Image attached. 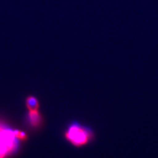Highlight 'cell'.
Segmentation results:
<instances>
[{"mask_svg":"<svg viewBox=\"0 0 158 158\" xmlns=\"http://www.w3.org/2000/svg\"><path fill=\"white\" fill-rule=\"evenodd\" d=\"M67 140L75 147L85 146L93 138V133L88 127L74 122L69 125L65 132Z\"/></svg>","mask_w":158,"mask_h":158,"instance_id":"1","label":"cell"},{"mask_svg":"<svg viewBox=\"0 0 158 158\" xmlns=\"http://www.w3.org/2000/svg\"><path fill=\"white\" fill-rule=\"evenodd\" d=\"M17 140L14 131L0 126V158H6L16 150Z\"/></svg>","mask_w":158,"mask_h":158,"instance_id":"2","label":"cell"},{"mask_svg":"<svg viewBox=\"0 0 158 158\" xmlns=\"http://www.w3.org/2000/svg\"><path fill=\"white\" fill-rule=\"evenodd\" d=\"M28 121L29 124L32 127H38L41 125L42 116L38 110H28Z\"/></svg>","mask_w":158,"mask_h":158,"instance_id":"3","label":"cell"},{"mask_svg":"<svg viewBox=\"0 0 158 158\" xmlns=\"http://www.w3.org/2000/svg\"><path fill=\"white\" fill-rule=\"evenodd\" d=\"M26 105L28 110H38L40 104L37 98L34 96H28L26 100Z\"/></svg>","mask_w":158,"mask_h":158,"instance_id":"4","label":"cell"},{"mask_svg":"<svg viewBox=\"0 0 158 158\" xmlns=\"http://www.w3.org/2000/svg\"><path fill=\"white\" fill-rule=\"evenodd\" d=\"M14 134L15 136L17 138L18 140H26L28 138V136L27 133L24 132L20 131V130H15L14 131Z\"/></svg>","mask_w":158,"mask_h":158,"instance_id":"5","label":"cell"}]
</instances>
